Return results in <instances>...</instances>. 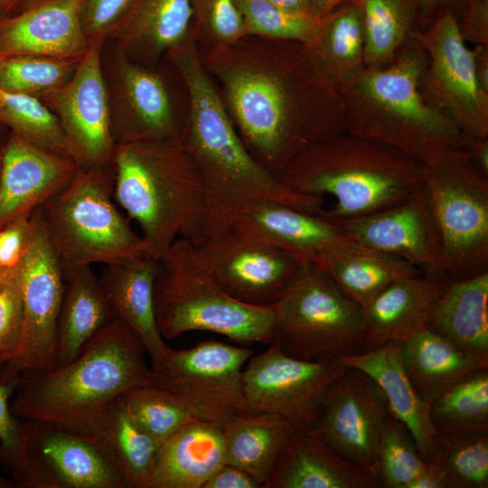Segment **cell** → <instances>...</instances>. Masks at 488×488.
Instances as JSON below:
<instances>
[{"label":"cell","instance_id":"obj_1","mask_svg":"<svg viewBox=\"0 0 488 488\" xmlns=\"http://www.w3.org/2000/svg\"><path fill=\"white\" fill-rule=\"evenodd\" d=\"M199 54L243 144L276 176L313 145L342 134L334 92L303 43L247 35L199 47Z\"/></svg>","mask_w":488,"mask_h":488},{"label":"cell","instance_id":"obj_2","mask_svg":"<svg viewBox=\"0 0 488 488\" xmlns=\"http://www.w3.org/2000/svg\"><path fill=\"white\" fill-rule=\"evenodd\" d=\"M166 55L187 93L188 114L180 141L202 187V217L193 243L232 226L257 201L277 202L320 214L324 197L293 192L247 149L201 61L193 30Z\"/></svg>","mask_w":488,"mask_h":488},{"label":"cell","instance_id":"obj_3","mask_svg":"<svg viewBox=\"0 0 488 488\" xmlns=\"http://www.w3.org/2000/svg\"><path fill=\"white\" fill-rule=\"evenodd\" d=\"M145 354L138 337L112 320L69 363L19 379L10 411L19 420L48 424L101 442L114 402L133 388L152 384Z\"/></svg>","mask_w":488,"mask_h":488},{"label":"cell","instance_id":"obj_4","mask_svg":"<svg viewBox=\"0 0 488 488\" xmlns=\"http://www.w3.org/2000/svg\"><path fill=\"white\" fill-rule=\"evenodd\" d=\"M293 192L334 204L320 214L335 221L396 205L422 189L423 164L384 144L347 133L313 145L277 176Z\"/></svg>","mask_w":488,"mask_h":488},{"label":"cell","instance_id":"obj_5","mask_svg":"<svg viewBox=\"0 0 488 488\" xmlns=\"http://www.w3.org/2000/svg\"><path fill=\"white\" fill-rule=\"evenodd\" d=\"M114 200L159 259L178 238L195 240L203 210L199 173L180 139L117 143Z\"/></svg>","mask_w":488,"mask_h":488},{"label":"cell","instance_id":"obj_6","mask_svg":"<svg viewBox=\"0 0 488 488\" xmlns=\"http://www.w3.org/2000/svg\"><path fill=\"white\" fill-rule=\"evenodd\" d=\"M419 55L402 54L386 69L363 71L349 88L347 133L368 138L423 163L440 151L465 148L468 137L424 98Z\"/></svg>","mask_w":488,"mask_h":488},{"label":"cell","instance_id":"obj_7","mask_svg":"<svg viewBox=\"0 0 488 488\" xmlns=\"http://www.w3.org/2000/svg\"><path fill=\"white\" fill-rule=\"evenodd\" d=\"M154 305L164 340L204 331L243 346L270 343L272 305H251L230 296L211 277L188 239L178 238L159 258Z\"/></svg>","mask_w":488,"mask_h":488},{"label":"cell","instance_id":"obj_8","mask_svg":"<svg viewBox=\"0 0 488 488\" xmlns=\"http://www.w3.org/2000/svg\"><path fill=\"white\" fill-rule=\"evenodd\" d=\"M114 199V166L78 169L42 207V223L64 275L81 267L127 262L147 255L141 235Z\"/></svg>","mask_w":488,"mask_h":488},{"label":"cell","instance_id":"obj_9","mask_svg":"<svg viewBox=\"0 0 488 488\" xmlns=\"http://www.w3.org/2000/svg\"><path fill=\"white\" fill-rule=\"evenodd\" d=\"M422 164V190L436 227L445 277L487 272L488 177L465 148L440 151Z\"/></svg>","mask_w":488,"mask_h":488},{"label":"cell","instance_id":"obj_10","mask_svg":"<svg viewBox=\"0 0 488 488\" xmlns=\"http://www.w3.org/2000/svg\"><path fill=\"white\" fill-rule=\"evenodd\" d=\"M272 309L270 343L288 356L322 361L361 352L362 308L315 265H302Z\"/></svg>","mask_w":488,"mask_h":488},{"label":"cell","instance_id":"obj_11","mask_svg":"<svg viewBox=\"0 0 488 488\" xmlns=\"http://www.w3.org/2000/svg\"><path fill=\"white\" fill-rule=\"evenodd\" d=\"M0 462L19 488H126L103 443L41 422L19 420L14 445L0 446Z\"/></svg>","mask_w":488,"mask_h":488},{"label":"cell","instance_id":"obj_12","mask_svg":"<svg viewBox=\"0 0 488 488\" xmlns=\"http://www.w3.org/2000/svg\"><path fill=\"white\" fill-rule=\"evenodd\" d=\"M23 305L19 342L4 364L0 379L5 384L58 366L59 317L65 287L62 267L50 244L40 208L28 247L17 265Z\"/></svg>","mask_w":488,"mask_h":488},{"label":"cell","instance_id":"obj_13","mask_svg":"<svg viewBox=\"0 0 488 488\" xmlns=\"http://www.w3.org/2000/svg\"><path fill=\"white\" fill-rule=\"evenodd\" d=\"M253 354L247 346L213 340L169 348L151 367L152 384L179 399L196 418L221 427L242 409V372Z\"/></svg>","mask_w":488,"mask_h":488},{"label":"cell","instance_id":"obj_14","mask_svg":"<svg viewBox=\"0 0 488 488\" xmlns=\"http://www.w3.org/2000/svg\"><path fill=\"white\" fill-rule=\"evenodd\" d=\"M347 369L340 361L296 359L270 343L243 369L241 411L277 415L295 429L314 428L328 389Z\"/></svg>","mask_w":488,"mask_h":488},{"label":"cell","instance_id":"obj_15","mask_svg":"<svg viewBox=\"0 0 488 488\" xmlns=\"http://www.w3.org/2000/svg\"><path fill=\"white\" fill-rule=\"evenodd\" d=\"M105 41L89 42L73 75L40 99L54 113L79 169L113 165L116 140L101 67Z\"/></svg>","mask_w":488,"mask_h":488},{"label":"cell","instance_id":"obj_16","mask_svg":"<svg viewBox=\"0 0 488 488\" xmlns=\"http://www.w3.org/2000/svg\"><path fill=\"white\" fill-rule=\"evenodd\" d=\"M204 266L233 298L272 305L302 264L289 253L230 226L194 243Z\"/></svg>","mask_w":488,"mask_h":488},{"label":"cell","instance_id":"obj_17","mask_svg":"<svg viewBox=\"0 0 488 488\" xmlns=\"http://www.w3.org/2000/svg\"><path fill=\"white\" fill-rule=\"evenodd\" d=\"M420 42L430 59L427 100L467 137L487 138V91L477 77L475 52L465 43L455 18L446 15Z\"/></svg>","mask_w":488,"mask_h":488},{"label":"cell","instance_id":"obj_18","mask_svg":"<svg viewBox=\"0 0 488 488\" xmlns=\"http://www.w3.org/2000/svg\"><path fill=\"white\" fill-rule=\"evenodd\" d=\"M390 415L378 383L362 371L348 367L328 389L314 428L343 456L373 468L380 437Z\"/></svg>","mask_w":488,"mask_h":488},{"label":"cell","instance_id":"obj_19","mask_svg":"<svg viewBox=\"0 0 488 488\" xmlns=\"http://www.w3.org/2000/svg\"><path fill=\"white\" fill-rule=\"evenodd\" d=\"M333 222L356 241L399 257L432 279L447 280L441 268L436 227L422 189L389 208Z\"/></svg>","mask_w":488,"mask_h":488},{"label":"cell","instance_id":"obj_20","mask_svg":"<svg viewBox=\"0 0 488 488\" xmlns=\"http://www.w3.org/2000/svg\"><path fill=\"white\" fill-rule=\"evenodd\" d=\"M0 155V229L42 207L79 169L70 156L11 132Z\"/></svg>","mask_w":488,"mask_h":488},{"label":"cell","instance_id":"obj_21","mask_svg":"<svg viewBox=\"0 0 488 488\" xmlns=\"http://www.w3.org/2000/svg\"><path fill=\"white\" fill-rule=\"evenodd\" d=\"M114 97L116 143L180 139L184 121L174 114L165 82L124 52L117 61Z\"/></svg>","mask_w":488,"mask_h":488},{"label":"cell","instance_id":"obj_22","mask_svg":"<svg viewBox=\"0 0 488 488\" xmlns=\"http://www.w3.org/2000/svg\"><path fill=\"white\" fill-rule=\"evenodd\" d=\"M85 0H31L0 19V58L36 55L81 59L89 42L81 22Z\"/></svg>","mask_w":488,"mask_h":488},{"label":"cell","instance_id":"obj_23","mask_svg":"<svg viewBox=\"0 0 488 488\" xmlns=\"http://www.w3.org/2000/svg\"><path fill=\"white\" fill-rule=\"evenodd\" d=\"M371 467L339 454L314 428L295 429L265 488H380Z\"/></svg>","mask_w":488,"mask_h":488},{"label":"cell","instance_id":"obj_24","mask_svg":"<svg viewBox=\"0 0 488 488\" xmlns=\"http://www.w3.org/2000/svg\"><path fill=\"white\" fill-rule=\"evenodd\" d=\"M233 226L289 253L302 265H315L330 249L353 239L321 214L273 201L252 202Z\"/></svg>","mask_w":488,"mask_h":488},{"label":"cell","instance_id":"obj_25","mask_svg":"<svg viewBox=\"0 0 488 488\" xmlns=\"http://www.w3.org/2000/svg\"><path fill=\"white\" fill-rule=\"evenodd\" d=\"M158 260L145 255L117 264L104 265L99 277L113 320L133 332L156 365L169 350L158 329L154 283Z\"/></svg>","mask_w":488,"mask_h":488},{"label":"cell","instance_id":"obj_26","mask_svg":"<svg viewBox=\"0 0 488 488\" xmlns=\"http://www.w3.org/2000/svg\"><path fill=\"white\" fill-rule=\"evenodd\" d=\"M443 282L420 272L396 281L379 294L362 309L361 352L389 342L403 343L426 328Z\"/></svg>","mask_w":488,"mask_h":488},{"label":"cell","instance_id":"obj_27","mask_svg":"<svg viewBox=\"0 0 488 488\" xmlns=\"http://www.w3.org/2000/svg\"><path fill=\"white\" fill-rule=\"evenodd\" d=\"M225 463L221 427L193 418L160 446L153 488H202Z\"/></svg>","mask_w":488,"mask_h":488},{"label":"cell","instance_id":"obj_28","mask_svg":"<svg viewBox=\"0 0 488 488\" xmlns=\"http://www.w3.org/2000/svg\"><path fill=\"white\" fill-rule=\"evenodd\" d=\"M426 327L465 352L488 361V271L444 281Z\"/></svg>","mask_w":488,"mask_h":488},{"label":"cell","instance_id":"obj_29","mask_svg":"<svg viewBox=\"0 0 488 488\" xmlns=\"http://www.w3.org/2000/svg\"><path fill=\"white\" fill-rule=\"evenodd\" d=\"M402 343L389 342L380 348L340 360L362 371L383 390L391 414L411 432L420 457L428 458L436 430L429 416L430 404L414 389L402 362Z\"/></svg>","mask_w":488,"mask_h":488},{"label":"cell","instance_id":"obj_30","mask_svg":"<svg viewBox=\"0 0 488 488\" xmlns=\"http://www.w3.org/2000/svg\"><path fill=\"white\" fill-rule=\"evenodd\" d=\"M315 266L362 309L391 284L420 273L408 261L355 239L335 246Z\"/></svg>","mask_w":488,"mask_h":488},{"label":"cell","instance_id":"obj_31","mask_svg":"<svg viewBox=\"0 0 488 488\" xmlns=\"http://www.w3.org/2000/svg\"><path fill=\"white\" fill-rule=\"evenodd\" d=\"M192 29V0H134L108 37L125 53L156 59L182 42Z\"/></svg>","mask_w":488,"mask_h":488},{"label":"cell","instance_id":"obj_32","mask_svg":"<svg viewBox=\"0 0 488 488\" xmlns=\"http://www.w3.org/2000/svg\"><path fill=\"white\" fill-rule=\"evenodd\" d=\"M401 355L414 389L429 404L469 373L488 368V361L465 352L427 327L402 343Z\"/></svg>","mask_w":488,"mask_h":488},{"label":"cell","instance_id":"obj_33","mask_svg":"<svg viewBox=\"0 0 488 488\" xmlns=\"http://www.w3.org/2000/svg\"><path fill=\"white\" fill-rule=\"evenodd\" d=\"M226 463L237 466L265 488L276 462L295 428L266 412H238L221 427Z\"/></svg>","mask_w":488,"mask_h":488},{"label":"cell","instance_id":"obj_34","mask_svg":"<svg viewBox=\"0 0 488 488\" xmlns=\"http://www.w3.org/2000/svg\"><path fill=\"white\" fill-rule=\"evenodd\" d=\"M64 277L58 327V366L71 361L82 346L113 320L99 277L91 267H78Z\"/></svg>","mask_w":488,"mask_h":488},{"label":"cell","instance_id":"obj_35","mask_svg":"<svg viewBox=\"0 0 488 488\" xmlns=\"http://www.w3.org/2000/svg\"><path fill=\"white\" fill-rule=\"evenodd\" d=\"M304 45L315 70L334 93L336 88L350 87L363 72V26L353 11L329 20L321 17L314 38Z\"/></svg>","mask_w":488,"mask_h":488},{"label":"cell","instance_id":"obj_36","mask_svg":"<svg viewBox=\"0 0 488 488\" xmlns=\"http://www.w3.org/2000/svg\"><path fill=\"white\" fill-rule=\"evenodd\" d=\"M101 442L115 458L126 488H153L161 444L130 418L119 398L108 409Z\"/></svg>","mask_w":488,"mask_h":488},{"label":"cell","instance_id":"obj_37","mask_svg":"<svg viewBox=\"0 0 488 488\" xmlns=\"http://www.w3.org/2000/svg\"><path fill=\"white\" fill-rule=\"evenodd\" d=\"M429 416L437 433H488V368L446 390L430 404Z\"/></svg>","mask_w":488,"mask_h":488},{"label":"cell","instance_id":"obj_38","mask_svg":"<svg viewBox=\"0 0 488 488\" xmlns=\"http://www.w3.org/2000/svg\"><path fill=\"white\" fill-rule=\"evenodd\" d=\"M426 462L444 474L447 488L488 487V433H437Z\"/></svg>","mask_w":488,"mask_h":488},{"label":"cell","instance_id":"obj_39","mask_svg":"<svg viewBox=\"0 0 488 488\" xmlns=\"http://www.w3.org/2000/svg\"><path fill=\"white\" fill-rule=\"evenodd\" d=\"M0 126L36 145L70 156L58 118L34 96L0 88Z\"/></svg>","mask_w":488,"mask_h":488},{"label":"cell","instance_id":"obj_40","mask_svg":"<svg viewBox=\"0 0 488 488\" xmlns=\"http://www.w3.org/2000/svg\"><path fill=\"white\" fill-rule=\"evenodd\" d=\"M130 418L161 445L188 421L190 408L167 390L153 384L133 388L119 397Z\"/></svg>","mask_w":488,"mask_h":488},{"label":"cell","instance_id":"obj_41","mask_svg":"<svg viewBox=\"0 0 488 488\" xmlns=\"http://www.w3.org/2000/svg\"><path fill=\"white\" fill-rule=\"evenodd\" d=\"M81 59L36 55L0 58V88L41 99L64 84Z\"/></svg>","mask_w":488,"mask_h":488},{"label":"cell","instance_id":"obj_42","mask_svg":"<svg viewBox=\"0 0 488 488\" xmlns=\"http://www.w3.org/2000/svg\"><path fill=\"white\" fill-rule=\"evenodd\" d=\"M425 464L409 429L391 414L383 427L373 464L381 487L408 488Z\"/></svg>","mask_w":488,"mask_h":488},{"label":"cell","instance_id":"obj_43","mask_svg":"<svg viewBox=\"0 0 488 488\" xmlns=\"http://www.w3.org/2000/svg\"><path fill=\"white\" fill-rule=\"evenodd\" d=\"M243 17L246 36L298 42L307 44L321 18L312 13L285 9L270 0H236Z\"/></svg>","mask_w":488,"mask_h":488},{"label":"cell","instance_id":"obj_44","mask_svg":"<svg viewBox=\"0 0 488 488\" xmlns=\"http://www.w3.org/2000/svg\"><path fill=\"white\" fill-rule=\"evenodd\" d=\"M363 59L377 66L389 59L406 31V19L399 0H365L363 5Z\"/></svg>","mask_w":488,"mask_h":488},{"label":"cell","instance_id":"obj_45","mask_svg":"<svg viewBox=\"0 0 488 488\" xmlns=\"http://www.w3.org/2000/svg\"><path fill=\"white\" fill-rule=\"evenodd\" d=\"M192 29L200 48L229 45L246 36L236 0H192Z\"/></svg>","mask_w":488,"mask_h":488},{"label":"cell","instance_id":"obj_46","mask_svg":"<svg viewBox=\"0 0 488 488\" xmlns=\"http://www.w3.org/2000/svg\"><path fill=\"white\" fill-rule=\"evenodd\" d=\"M23 305L17 266L0 287V352L13 353L19 342Z\"/></svg>","mask_w":488,"mask_h":488},{"label":"cell","instance_id":"obj_47","mask_svg":"<svg viewBox=\"0 0 488 488\" xmlns=\"http://www.w3.org/2000/svg\"><path fill=\"white\" fill-rule=\"evenodd\" d=\"M133 2L134 0H85L81 22L89 42L105 41Z\"/></svg>","mask_w":488,"mask_h":488},{"label":"cell","instance_id":"obj_48","mask_svg":"<svg viewBox=\"0 0 488 488\" xmlns=\"http://www.w3.org/2000/svg\"><path fill=\"white\" fill-rule=\"evenodd\" d=\"M34 222V211L20 217L0 229V268L18 265L29 244Z\"/></svg>","mask_w":488,"mask_h":488},{"label":"cell","instance_id":"obj_49","mask_svg":"<svg viewBox=\"0 0 488 488\" xmlns=\"http://www.w3.org/2000/svg\"><path fill=\"white\" fill-rule=\"evenodd\" d=\"M12 358V353L0 352V371L5 362ZM14 386L4 383L0 379V446L11 447L15 442L19 427V419L10 411V399Z\"/></svg>","mask_w":488,"mask_h":488},{"label":"cell","instance_id":"obj_50","mask_svg":"<svg viewBox=\"0 0 488 488\" xmlns=\"http://www.w3.org/2000/svg\"><path fill=\"white\" fill-rule=\"evenodd\" d=\"M202 488H263L246 471L225 463L205 483Z\"/></svg>","mask_w":488,"mask_h":488},{"label":"cell","instance_id":"obj_51","mask_svg":"<svg viewBox=\"0 0 488 488\" xmlns=\"http://www.w3.org/2000/svg\"><path fill=\"white\" fill-rule=\"evenodd\" d=\"M408 488H447V483L443 472L436 465L426 462Z\"/></svg>","mask_w":488,"mask_h":488},{"label":"cell","instance_id":"obj_52","mask_svg":"<svg viewBox=\"0 0 488 488\" xmlns=\"http://www.w3.org/2000/svg\"><path fill=\"white\" fill-rule=\"evenodd\" d=\"M31 0H0V19L22 10Z\"/></svg>","mask_w":488,"mask_h":488},{"label":"cell","instance_id":"obj_53","mask_svg":"<svg viewBox=\"0 0 488 488\" xmlns=\"http://www.w3.org/2000/svg\"><path fill=\"white\" fill-rule=\"evenodd\" d=\"M272 3L277 5L287 10L296 12H310L311 0H270Z\"/></svg>","mask_w":488,"mask_h":488},{"label":"cell","instance_id":"obj_54","mask_svg":"<svg viewBox=\"0 0 488 488\" xmlns=\"http://www.w3.org/2000/svg\"><path fill=\"white\" fill-rule=\"evenodd\" d=\"M336 0H311L310 12L321 18Z\"/></svg>","mask_w":488,"mask_h":488},{"label":"cell","instance_id":"obj_55","mask_svg":"<svg viewBox=\"0 0 488 488\" xmlns=\"http://www.w3.org/2000/svg\"><path fill=\"white\" fill-rule=\"evenodd\" d=\"M16 487L13 481H9L0 476V488H13Z\"/></svg>","mask_w":488,"mask_h":488},{"label":"cell","instance_id":"obj_56","mask_svg":"<svg viewBox=\"0 0 488 488\" xmlns=\"http://www.w3.org/2000/svg\"><path fill=\"white\" fill-rule=\"evenodd\" d=\"M11 269H0V287L2 284L4 283V281L5 280Z\"/></svg>","mask_w":488,"mask_h":488},{"label":"cell","instance_id":"obj_57","mask_svg":"<svg viewBox=\"0 0 488 488\" xmlns=\"http://www.w3.org/2000/svg\"><path fill=\"white\" fill-rule=\"evenodd\" d=\"M2 127H3L0 126V150H1V148L3 147V145H4V144H5V139H6V137H5V138H3V136H2V131H1V128H2Z\"/></svg>","mask_w":488,"mask_h":488},{"label":"cell","instance_id":"obj_58","mask_svg":"<svg viewBox=\"0 0 488 488\" xmlns=\"http://www.w3.org/2000/svg\"><path fill=\"white\" fill-rule=\"evenodd\" d=\"M1 151V150H0ZM0 167H1V155H0Z\"/></svg>","mask_w":488,"mask_h":488},{"label":"cell","instance_id":"obj_59","mask_svg":"<svg viewBox=\"0 0 488 488\" xmlns=\"http://www.w3.org/2000/svg\"><path fill=\"white\" fill-rule=\"evenodd\" d=\"M1 269V268H0Z\"/></svg>","mask_w":488,"mask_h":488}]
</instances>
